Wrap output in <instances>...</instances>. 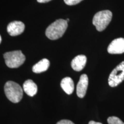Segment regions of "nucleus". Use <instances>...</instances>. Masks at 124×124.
<instances>
[{"instance_id": "1", "label": "nucleus", "mask_w": 124, "mask_h": 124, "mask_svg": "<svg viewBox=\"0 0 124 124\" xmlns=\"http://www.w3.org/2000/svg\"><path fill=\"white\" fill-rule=\"evenodd\" d=\"M68 27L67 21L66 20L59 19L56 20L49 25L46 31V35L50 40H56L63 36Z\"/></svg>"}, {"instance_id": "2", "label": "nucleus", "mask_w": 124, "mask_h": 124, "mask_svg": "<svg viewBox=\"0 0 124 124\" xmlns=\"http://www.w3.org/2000/svg\"><path fill=\"white\" fill-rule=\"evenodd\" d=\"M4 91L7 98L13 103H18L23 98V89L15 82H7L5 85Z\"/></svg>"}, {"instance_id": "3", "label": "nucleus", "mask_w": 124, "mask_h": 124, "mask_svg": "<svg viewBox=\"0 0 124 124\" xmlns=\"http://www.w3.org/2000/svg\"><path fill=\"white\" fill-rule=\"evenodd\" d=\"M112 13L108 10L97 12L93 19V24L99 32L105 30L112 19Z\"/></svg>"}, {"instance_id": "4", "label": "nucleus", "mask_w": 124, "mask_h": 124, "mask_svg": "<svg viewBox=\"0 0 124 124\" xmlns=\"http://www.w3.org/2000/svg\"><path fill=\"white\" fill-rule=\"evenodd\" d=\"M6 65L9 68L15 69L21 66L25 60V56L21 51H14L4 54Z\"/></svg>"}, {"instance_id": "5", "label": "nucleus", "mask_w": 124, "mask_h": 124, "mask_svg": "<svg viewBox=\"0 0 124 124\" xmlns=\"http://www.w3.org/2000/svg\"><path fill=\"white\" fill-rule=\"evenodd\" d=\"M124 80V61L116 67L110 74L108 79L110 86L114 87Z\"/></svg>"}, {"instance_id": "6", "label": "nucleus", "mask_w": 124, "mask_h": 124, "mask_svg": "<svg viewBox=\"0 0 124 124\" xmlns=\"http://www.w3.org/2000/svg\"><path fill=\"white\" fill-rule=\"evenodd\" d=\"M108 52L110 54L124 53V39L121 38L113 40L108 45Z\"/></svg>"}, {"instance_id": "7", "label": "nucleus", "mask_w": 124, "mask_h": 124, "mask_svg": "<svg viewBox=\"0 0 124 124\" xmlns=\"http://www.w3.org/2000/svg\"><path fill=\"white\" fill-rule=\"evenodd\" d=\"M25 25L21 21H15L10 23L7 27V31L12 36L19 35L24 32Z\"/></svg>"}, {"instance_id": "8", "label": "nucleus", "mask_w": 124, "mask_h": 124, "mask_svg": "<svg viewBox=\"0 0 124 124\" xmlns=\"http://www.w3.org/2000/svg\"><path fill=\"white\" fill-rule=\"evenodd\" d=\"M89 79L86 74H82L80 76L79 80L77 86V94L79 98H83L86 95L87 89Z\"/></svg>"}, {"instance_id": "9", "label": "nucleus", "mask_w": 124, "mask_h": 124, "mask_svg": "<svg viewBox=\"0 0 124 124\" xmlns=\"http://www.w3.org/2000/svg\"><path fill=\"white\" fill-rule=\"evenodd\" d=\"M87 58L85 55H78L73 59L71 62V67L76 71H80L86 66Z\"/></svg>"}, {"instance_id": "10", "label": "nucleus", "mask_w": 124, "mask_h": 124, "mask_svg": "<svg viewBox=\"0 0 124 124\" xmlns=\"http://www.w3.org/2000/svg\"><path fill=\"white\" fill-rule=\"evenodd\" d=\"M23 90L28 95L33 97L38 92V86L33 80L28 79L23 84Z\"/></svg>"}, {"instance_id": "11", "label": "nucleus", "mask_w": 124, "mask_h": 124, "mask_svg": "<svg viewBox=\"0 0 124 124\" xmlns=\"http://www.w3.org/2000/svg\"><path fill=\"white\" fill-rule=\"evenodd\" d=\"M60 86L66 94L70 95L74 90V81L70 77H66L62 80Z\"/></svg>"}, {"instance_id": "12", "label": "nucleus", "mask_w": 124, "mask_h": 124, "mask_svg": "<svg viewBox=\"0 0 124 124\" xmlns=\"http://www.w3.org/2000/svg\"><path fill=\"white\" fill-rule=\"evenodd\" d=\"M49 67V61L47 59H43L32 67V71L35 73H41L48 69Z\"/></svg>"}, {"instance_id": "13", "label": "nucleus", "mask_w": 124, "mask_h": 124, "mask_svg": "<svg viewBox=\"0 0 124 124\" xmlns=\"http://www.w3.org/2000/svg\"><path fill=\"white\" fill-rule=\"evenodd\" d=\"M108 124H124L119 118L115 116L108 117Z\"/></svg>"}, {"instance_id": "14", "label": "nucleus", "mask_w": 124, "mask_h": 124, "mask_svg": "<svg viewBox=\"0 0 124 124\" xmlns=\"http://www.w3.org/2000/svg\"><path fill=\"white\" fill-rule=\"evenodd\" d=\"M83 0H64V2L68 5H75L81 2Z\"/></svg>"}, {"instance_id": "15", "label": "nucleus", "mask_w": 124, "mask_h": 124, "mask_svg": "<svg viewBox=\"0 0 124 124\" xmlns=\"http://www.w3.org/2000/svg\"><path fill=\"white\" fill-rule=\"evenodd\" d=\"M56 124H75L71 121L68 120H62L59 121Z\"/></svg>"}, {"instance_id": "16", "label": "nucleus", "mask_w": 124, "mask_h": 124, "mask_svg": "<svg viewBox=\"0 0 124 124\" xmlns=\"http://www.w3.org/2000/svg\"><path fill=\"white\" fill-rule=\"evenodd\" d=\"M38 2L40 3H46L51 1V0H37Z\"/></svg>"}, {"instance_id": "17", "label": "nucleus", "mask_w": 124, "mask_h": 124, "mask_svg": "<svg viewBox=\"0 0 124 124\" xmlns=\"http://www.w3.org/2000/svg\"><path fill=\"white\" fill-rule=\"evenodd\" d=\"M89 124H102L101 122H95L94 121H91L89 122Z\"/></svg>"}, {"instance_id": "18", "label": "nucleus", "mask_w": 124, "mask_h": 124, "mask_svg": "<svg viewBox=\"0 0 124 124\" xmlns=\"http://www.w3.org/2000/svg\"><path fill=\"white\" fill-rule=\"evenodd\" d=\"M1 40H2V39H1V36H0V43H1Z\"/></svg>"}, {"instance_id": "19", "label": "nucleus", "mask_w": 124, "mask_h": 124, "mask_svg": "<svg viewBox=\"0 0 124 124\" xmlns=\"http://www.w3.org/2000/svg\"><path fill=\"white\" fill-rule=\"evenodd\" d=\"M66 20V21H67V22H68V21H69V20H70L69 19V18H67V20Z\"/></svg>"}]
</instances>
